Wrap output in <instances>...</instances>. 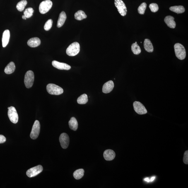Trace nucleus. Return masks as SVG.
Segmentation results:
<instances>
[{"instance_id":"412c9836","label":"nucleus","mask_w":188,"mask_h":188,"mask_svg":"<svg viewBox=\"0 0 188 188\" xmlns=\"http://www.w3.org/2000/svg\"><path fill=\"white\" fill-rule=\"evenodd\" d=\"M69 125L70 129L73 131H76L78 127L77 121L74 117H72L69 122Z\"/></svg>"},{"instance_id":"473e14b6","label":"nucleus","mask_w":188,"mask_h":188,"mask_svg":"<svg viewBox=\"0 0 188 188\" xmlns=\"http://www.w3.org/2000/svg\"><path fill=\"white\" fill-rule=\"evenodd\" d=\"M6 141V138L2 135H0V143H2L5 142Z\"/></svg>"},{"instance_id":"9d476101","label":"nucleus","mask_w":188,"mask_h":188,"mask_svg":"<svg viewBox=\"0 0 188 188\" xmlns=\"http://www.w3.org/2000/svg\"><path fill=\"white\" fill-rule=\"evenodd\" d=\"M133 106L135 111L139 115H143L146 114L148 112L144 105L140 102H134L133 104Z\"/></svg>"},{"instance_id":"4468645a","label":"nucleus","mask_w":188,"mask_h":188,"mask_svg":"<svg viewBox=\"0 0 188 188\" xmlns=\"http://www.w3.org/2000/svg\"><path fill=\"white\" fill-rule=\"evenodd\" d=\"M103 155L105 160L109 161L113 160L115 158V153L112 150H107L104 152Z\"/></svg>"},{"instance_id":"39448f33","label":"nucleus","mask_w":188,"mask_h":188,"mask_svg":"<svg viewBox=\"0 0 188 188\" xmlns=\"http://www.w3.org/2000/svg\"><path fill=\"white\" fill-rule=\"evenodd\" d=\"M52 1L50 0H46L40 3L39 6V11L42 14H44L48 12L52 6Z\"/></svg>"},{"instance_id":"c756f323","label":"nucleus","mask_w":188,"mask_h":188,"mask_svg":"<svg viewBox=\"0 0 188 188\" xmlns=\"http://www.w3.org/2000/svg\"><path fill=\"white\" fill-rule=\"evenodd\" d=\"M53 21L52 19H49L46 22L44 26V29L46 31H49L52 28Z\"/></svg>"},{"instance_id":"bb28decb","label":"nucleus","mask_w":188,"mask_h":188,"mask_svg":"<svg viewBox=\"0 0 188 188\" xmlns=\"http://www.w3.org/2000/svg\"><path fill=\"white\" fill-rule=\"evenodd\" d=\"M27 4L26 0H22L19 2L16 5V8L19 11L22 12L24 10L25 6Z\"/></svg>"},{"instance_id":"9b49d317","label":"nucleus","mask_w":188,"mask_h":188,"mask_svg":"<svg viewBox=\"0 0 188 188\" xmlns=\"http://www.w3.org/2000/svg\"><path fill=\"white\" fill-rule=\"evenodd\" d=\"M59 141L61 147L63 148H68L69 143V138L68 135L66 133H62L59 137Z\"/></svg>"},{"instance_id":"f257e3e1","label":"nucleus","mask_w":188,"mask_h":188,"mask_svg":"<svg viewBox=\"0 0 188 188\" xmlns=\"http://www.w3.org/2000/svg\"><path fill=\"white\" fill-rule=\"evenodd\" d=\"M176 56L180 60H183L185 58L186 52L185 48L182 44L177 43L174 45Z\"/></svg>"},{"instance_id":"dca6fc26","label":"nucleus","mask_w":188,"mask_h":188,"mask_svg":"<svg viewBox=\"0 0 188 188\" xmlns=\"http://www.w3.org/2000/svg\"><path fill=\"white\" fill-rule=\"evenodd\" d=\"M10 32L8 30H6L3 32L2 38V46L3 47H6L8 45L10 38Z\"/></svg>"},{"instance_id":"b1692460","label":"nucleus","mask_w":188,"mask_h":188,"mask_svg":"<svg viewBox=\"0 0 188 188\" xmlns=\"http://www.w3.org/2000/svg\"><path fill=\"white\" fill-rule=\"evenodd\" d=\"M84 171L83 169H78L75 171L73 174V177L76 179H80L82 178L84 175Z\"/></svg>"},{"instance_id":"2eb2a0df","label":"nucleus","mask_w":188,"mask_h":188,"mask_svg":"<svg viewBox=\"0 0 188 188\" xmlns=\"http://www.w3.org/2000/svg\"><path fill=\"white\" fill-rule=\"evenodd\" d=\"M174 17L169 15L165 17L164 21L169 28L174 29L176 26V23L174 21Z\"/></svg>"},{"instance_id":"4be33fe9","label":"nucleus","mask_w":188,"mask_h":188,"mask_svg":"<svg viewBox=\"0 0 188 188\" xmlns=\"http://www.w3.org/2000/svg\"><path fill=\"white\" fill-rule=\"evenodd\" d=\"M169 9L174 12L178 14L183 13L185 11V8L182 6H172Z\"/></svg>"},{"instance_id":"f3484780","label":"nucleus","mask_w":188,"mask_h":188,"mask_svg":"<svg viewBox=\"0 0 188 188\" xmlns=\"http://www.w3.org/2000/svg\"><path fill=\"white\" fill-rule=\"evenodd\" d=\"M41 43L40 38L38 37H34L30 38L27 42L29 46L32 47H38Z\"/></svg>"},{"instance_id":"c9c22d12","label":"nucleus","mask_w":188,"mask_h":188,"mask_svg":"<svg viewBox=\"0 0 188 188\" xmlns=\"http://www.w3.org/2000/svg\"><path fill=\"white\" fill-rule=\"evenodd\" d=\"M22 18H23V19H24V20H26L27 19L26 17L24 15H23V16H22Z\"/></svg>"},{"instance_id":"20e7f679","label":"nucleus","mask_w":188,"mask_h":188,"mask_svg":"<svg viewBox=\"0 0 188 188\" xmlns=\"http://www.w3.org/2000/svg\"><path fill=\"white\" fill-rule=\"evenodd\" d=\"M34 81V74L31 71H27L25 76L24 83L27 88H31L33 85Z\"/></svg>"},{"instance_id":"aec40b11","label":"nucleus","mask_w":188,"mask_h":188,"mask_svg":"<svg viewBox=\"0 0 188 188\" xmlns=\"http://www.w3.org/2000/svg\"><path fill=\"white\" fill-rule=\"evenodd\" d=\"M15 69V66L14 62H11L6 66L4 70L5 73L7 74H10L14 73Z\"/></svg>"},{"instance_id":"5701e85b","label":"nucleus","mask_w":188,"mask_h":188,"mask_svg":"<svg viewBox=\"0 0 188 188\" xmlns=\"http://www.w3.org/2000/svg\"><path fill=\"white\" fill-rule=\"evenodd\" d=\"M74 16L75 19L79 21H81L87 18V15L85 14L84 12L82 10H80L76 12L75 13Z\"/></svg>"},{"instance_id":"393cba45","label":"nucleus","mask_w":188,"mask_h":188,"mask_svg":"<svg viewBox=\"0 0 188 188\" xmlns=\"http://www.w3.org/2000/svg\"><path fill=\"white\" fill-rule=\"evenodd\" d=\"M131 50L134 54L135 55L139 54L141 52V48L138 45L137 42L132 45Z\"/></svg>"},{"instance_id":"2f4dec72","label":"nucleus","mask_w":188,"mask_h":188,"mask_svg":"<svg viewBox=\"0 0 188 188\" xmlns=\"http://www.w3.org/2000/svg\"><path fill=\"white\" fill-rule=\"evenodd\" d=\"M183 162L185 164L188 165V151L186 150L184 154Z\"/></svg>"},{"instance_id":"72a5a7b5","label":"nucleus","mask_w":188,"mask_h":188,"mask_svg":"<svg viewBox=\"0 0 188 188\" xmlns=\"http://www.w3.org/2000/svg\"><path fill=\"white\" fill-rule=\"evenodd\" d=\"M144 180L146 181L147 182H150V179L148 178H146L144 179Z\"/></svg>"},{"instance_id":"6e6552de","label":"nucleus","mask_w":188,"mask_h":188,"mask_svg":"<svg viewBox=\"0 0 188 188\" xmlns=\"http://www.w3.org/2000/svg\"><path fill=\"white\" fill-rule=\"evenodd\" d=\"M114 3L119 14L122 16H126L127 10L124 1L122 0H115Z\"/></svg>"},{"instance_id":"f704fd0d","label":"nucleus","mask_w":188,"mask_h":188,"mask_svg":"<svg viewBox=\"0 0 188 188\" xmlns=\"http://www.w3.org/2000/svg\"><path fill=\"white\" fill-rule=\"evenodd\" d=\"M155 178V177H152L150 179V182H152L154 180V179Z\"/></svg>"},{"instance_id":"423d86ee","label":"nucleus","mask_w":188,"mask_h":188,"mask_svg":"<svg viewBox=\"0 0 188 188\" xmlns=\"http://www.w3.org/2000/svg\"><path fill=\"white\" fill-rule=\"evenodd\" d=\"M8 115L12 123L16 124L18 121L19 117L16 109L14 107L11 106L8 108Z\"/></svg>"},{"instance_id":"0eeeda50","label":"nucleus","mask_w":188,"mask_h":188,"mask_svg":"<svg viewBox=\"0 0 188 188\" xmlns=\"http://www.w3.org/2000/svg\"><path fill=\"white\" fill-rule=\"evenodd\" d=\"M40 122L38 120H36L34 122L32 130L30 134L31 138L32 139H36L38 137L40 134Z\"/></svg>"},{"instance_id":"cd10ccee","label":"nucleus","mask_w":188,"mask_h":188,"mask_svg":"<svg viewBox=\"0 0 188 188\" xmlns=\"http://www.w3.org/2000/svg\"><path fill=\"white\" fill-rule=\"evenodd\" d=\"M34 12V10L32 8H29L25 9L24 12V15L26 17V18H30L31 17Z\"/></svg>"},{"instance_id":"1a4fd4ad","label":"nucleus","mask_w":188,"mask_h":188,"mask_svg":"<svg viewBox=\"0 0 188 188\" xmlns=\"http://www.w3.org/2000/svg\"><path fill=\"white\" fill-rule=\"evenodd\" d=\"M43 170V167L42 165H38L29 169L26 172V174L29 177H33L41 173Z\"/></svg>"},{"instance_id":"a211bd4d","label":"nucleus","mask_w":188,"mask_h":188,"mask_svg":"<svg viewBox=\"0 0 188 188\" xmlns=\"http://www.w3.org/2000/svg\"><path fill=\"white\" fill-rule=\"evenodd\" d=\"M67 19L66 14L64 11H62L60 14L58 20L57 27L60 28L64 25Z\"/></svg>"},{"instance_id":"ddd939ff","label":"nucleus","mask_w":188,"mask_h":188,"mask_svg":"<svg viewBox=\"0 0 188 188\" xmlns=\"http://www.w3.org/2000/svg\"><path fill=\"white\" fill-rule=\"evenodd\" d=\"M114 86L113 82L109 81L105 83L102 87V91L105 93H110L114 89Z\"/></svg>"},{"instance_id":"a878e982","label":"nucleus","mask_w":188,"mask_h":188,"mask_svg":"<svg viewBox=\"0 0 188 188\" xmlns=\"http://www.w3.org/2000/svg\"><path fill=\"white\" fill-rule=\"evenodd\" d=\"M88 97L86 94H84L78 97L77 99L78 103L79 104H85L88 102Z\"/></svg>"},{"instance_id":"c85d7f7f","label":"nucleus","mask_w":188,"mask_h":188,"mask_svg":"<svg viewBox=\"0 0 188 188\" xmlns=\"http://www.w3.org/2000/svg\"><path fill=\"white\" fill-rule=\"evenodd\" d=\"M147 4L146 3H143L140 5L138 9V12L141 14H144L146 10Z\"/></svg>"},{"instance_id":"7c9ffc66","label":"nucleus","mask_w":188,"mask_h":188,"mask_svg":"<svg viewBox=\"0 0 188 188\" xmlns=\"http://www.w3.org/2000/svg\"><path fill=\"white\" fill-rule=\"evenodd\" d=\"M149 8L150 10L153 12H156L158 11L159 7L158 5L155 3H152L149 5Z\"/></svg>"},{"instance_id":"f03ea898","label":"nucleus","mask_w":188,"mask_h":188,"mask_svg":"<svg viewBox=\"0 0 188 188\" xmlns=\"http://www.w3.org/2000/svg\"><path fill=\"white\" fill-rule=\"evenodd\" d=\"M80 49L79 43L77 42L73 43L67 49L66 54L69 56H75L79 53Z\"/></svg>"},{"instance_id":"f8f14e48","label":"nucleus","mask_w":188,"mask_h":188,"mask_svg":"<svg viewBox=\"0 0 188 188\" xmlns=\"http://www.w3.org/2000/svg\"><path fill=\"white\" fill-rule=\"evenodd\" d=\"M52 64L54 67L60 70H69L71 68V67L69 65L55 60L52 61Z\"/></svg>"},{"instance_id":"6ab92c4d","label":"nucleus","mask_w":188,"mask_h":188,"mask_svg":"<svg viewBox=\"0 0 188 188\" xmlns=\"http://www.w3.org/2000/svg\"><path fill=\"white\" fill-rule=\"evenodd\" d=\"M144 49L147 52L150 53H151L153 52L154 48L152 44L150 41V40L148 39H145L144 41Z\"/></svg>"},{"instance_id":"7ed1b4c3","label":"nucleus","mask_w":188,"mask_h":188,"mask_svg":"<svg viewBox=\"0 0 188 188\" xmlns=\"http://www.w3.org/2000/svg\"><path fill=\"white\" fill-rule=\"evenodd\" d=\"M47 90L51 95H59L64 92V90L60 87L54 84H49L47 85Z\"/></svg>"}]
</instances>
